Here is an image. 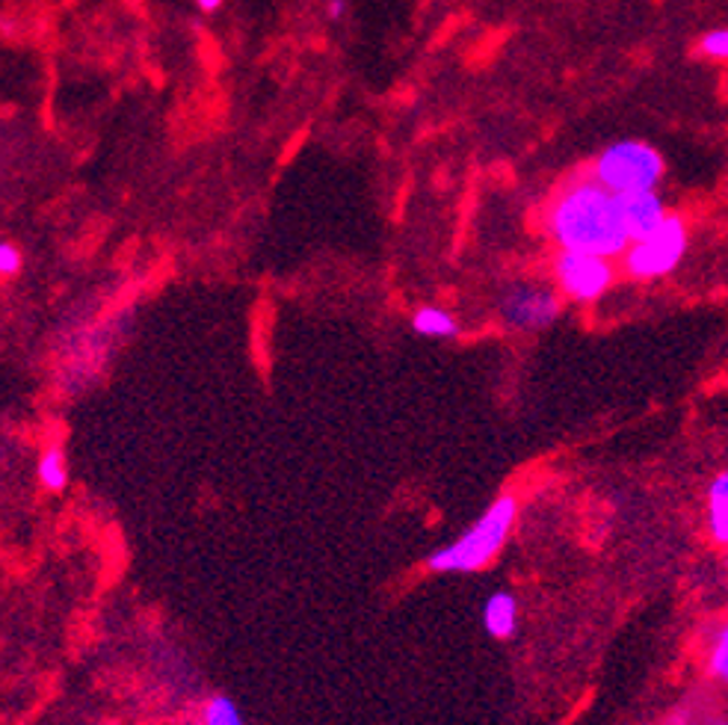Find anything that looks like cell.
<instances>
[{
	"mask_svg": "<svg viewBox=\"0 0 728 725\" xmlns=\"http://www.w3.org/2000/svg\"><path fill=\"white\" fill-rule=\"evenodd\" d=\"M545 234L559 252H589L616 258L631 246L622 199L592 175L569 181L545 210Z\"/></svg>",
	"mask_w": 728,
	"mask_h": 725,
	"instance_id": "obj_1",
	"label": "cell"
},
{
	"mask_svg": "<svg viewBox=\"0 0 728 725\" xmlns=\"http://www.w3.org/2000/svg\"><path fill=\"white\" fill-rule=\"evenodd\" d=\"M516 516H519V500L512 495H500L460 539L429 554L427 566L439 575H471L486 568L500 554V548L507 545Z\"/></svg>",
	"mask_w": 728,
	"mask_h": 725,
	"instance_id": "obj_2",
	"label": "cell"
},
{
	"mask_svg": "<svg viewBox=\"0 0 728 725\" xmlns=\"http://www.w3.org/2000/svg\"><path fill=\"white\" fill-rule=\"evenodd\" d=\"M589 175L599 181L601 187H608L613 196L655 193L663 181V158L649 142L619 139L596 158Z\"/></svg>",
	"mask_w": 728,
	"mask_h": 725,
	"instance_id": "obj_3",
	"label": "cell"
},
{
	"mask_svg": "<svg viewBox=\"0 0 728 725\" xmlns=\"http://www.w3.org/2000/svg\"><path fill=\"white\" fill-rule=\"evenodd\" d=\"M687 222L679 214H669L667 222L655 234L631 243L628 252L622 255V269H625V276L637 278V281H655L679 267L687 255Z\"/></svg>",
	"mask_w": 728,
	"mask_h": 725,
	"instance_id": "obj_4",
	"label": "cell"
},
{
	"mask_svg": "<svg viewBox=\"0 0 728 725\" xmlns=\"http://www.w3.org/2000/svg\"><path fill=\"white\" fill-rule=\"evenodd\" d=\"M616 267L613 258L589 255V252H557L554 258V288L559 297L589 306L613 288Z\"/></svg>",
	"mask_w": 728,
	"mask_h": 725,
	"instance_id": "obj_5",
	"label": "cell"
},
{
	"mask_svg": "<svg viewBox=\"0 0 728 725\" xmlns=\"http://www.w3.org/2000/svg\"><path fill=\"white\" fill-rule=\"evenodd\" d=\"M563 297L557 288L539 281H516L500 294V323L512 332H542L559 318Z\"/></svg>",
	"mask_w": 728,
	"mask_h": 725,
	"instance_id": "obj_6",
	"label": "cell"
},
{
	"mask_svg": "<svg viewBox=\"0 0 728 725\" xmlns=\"http://www.w3.org/2000/svg\"><path fill=\"white\" fill-rule=\"evenodd\" d=\"M619 199H622V214H625L631 243L649 238L667 222L669 210L658 196V189L655 193H637V196H619Z\"/></svg>",
	"mask_w": 728,
	"mask_h": 725,
	"instance_id": "obj_7",
	"label": "cell"
},
{
	"mask_svg": "<svg viewBox=\"0 0 728 725\" xmlns=\"http://www.w3.org/2000/svg\"><path fill=\"white\" fill-rule=\"evenodd\" d=\"M483 625L495 640H509L519 628V605L509 592H495L483 605Z\"/></svg>",
	"mask_w": 728,
	"mask_h": 725,
	"instance_id": "obj_8",
	"label": "cell"
},
{
	"mask_svg": "<svg viewBox=\"0 0 728 725\" xmlns=\"http://www.w3.org/2000/svg\"><path fill=\"white\" fill-rule=\"evenodd\" d=\"M708 533L717 545H728V468L708 486Z\"/></svg>",
	"mask_w": 728,
	"mask_h": 725,
	"instance_id": "obj_9",
	"label": "cell"
},
{
	"mask_svg": "<svg viewBox=\"0 0 728 725\" xmlns=\"http://www.w3.org/2000/svg\"><path fill=\"white\" fill-rule=\"evenodd\" d=\"M412 329L424 338H453L460 332V323L441 306H420L412 314Z\"/></svg>",
	"mask_w": 728,
	"mask_h": 725,
	"instance_id": "obj_10",
	"label": "cell"
},
{
	"mask_svg": "<svg viewBox=\"0 0 728 725\" xmlns=\"http://www.w3.org/2000/svg\"><path fill=\"white\" fill-rule=\"evenodd\" d=\"M36 474H39V483L48 492H62L66 483H69V462H66V453L60 448H48L39 457V465H36Z\"/></svg>",
	"mask_w": 728,
	"mask_h": 725,
	"instance_id": "obj_11",
	"label": "cell"
},
{
	"mask_svg": "<svg viewBox=\"0 0 728 725\" xmlns=\"http://www.w3.org/2000/svg\"><path fill=\"white\" fill-rule=\"evenodd\" d=\"M708 672L717 678V681L728 684V622H723L717 634H714V640H710Z\"/></svg>",
	"mask_w": 728,
	"mask_h": 725,
	"instance_id": "obj_12",
	"label": "cell"
},
{
	"mask_svg": "<svg viewBox=\"0 0 728 725\" xmlns=\"http://www.w3.org/2000/svg\"><path fill=\"white\" fill-rule=\"evenodd\" d=\"M201 725H243V720H240L238 705L231 702L229 695H213L205 705Z\"/></svg>",
	"mask_w": 728,
	"mask_h": 725,
	"instance_id": "obj_13",
	"label": "cell"
},
{
	"mask_svg": "<svg viewBox=\"0 0 728 725\" xmlns=\"http://www.w3.org/2000/svg\"><path fill=\"white\" fill-rule=\"evenodd\" d=\"M698 54L708 57V60L728 62V27H717V31L705 33L698 39Z\"/></svg>",
	"mask_w": 728,
	"mask_h": 725,
	"instance_id": "obj_14",
	"label": "cell"
},
{
	"mask_svg": "<svg viewBox=\"0 0 728 725\" xmlns=\"http://www.w3.org/2000/svg\"><path fill=\"white\" fill-rule=\"evenodd\" d=\"M21 267H24V255H21V249L10 240H3L0 243V276L12 278L19 276Z\"/></svg>",
	"mask_w": 728,
	"mask_h": 725,
	"instance_id": "obj_15",
	"label": "cell"
},
{
	"mask_svg": "<svg viewBox=\"0 0 728 725\" xmlns=\"http://www.w3.org/2000/svg\"><path fill=\"white\" fill-rule=\"evenodd\" d=\"M347 15V0H326V19L340 21Z\"/></svg>",
	"mask_w": 728,
	"mask_h": 725,
	"instance_id": "obj_16",
	"label": "cell"
},
{
	"mask_svg": "<svg viewBox=\"0 0 728 725\" xmlns=\"http://www.w3.org/2000/svg\"><path fill=\"white\" fill-rule=\"evenodd\" d=\"M196 7H199L205 15H210V12H217L222 7V0H196Z\"/></svg>",
	"mask_w": 728,
	"mask_h": 725,
	"instance_id": "obj_17",
	"label": "cell"
},
{
	"mask_svg": "<svg viewBox=\"0 0 728 725\" xmlns=\"http://www.w3.org/2000/svg\"><path fill=\"white\" fill-rule=\"evenodd\" d=\"M708 725H728V723H708Z\"/></svg>",
	"mask_w": 728,
	"mask_h": 725,
	"instance_id": "obj_18",
	"label": "cell"
}]
</instances>
